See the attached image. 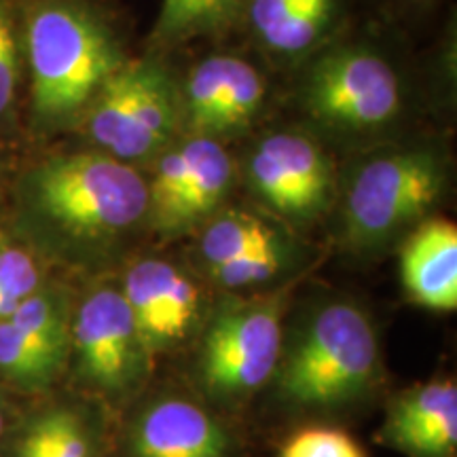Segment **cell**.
Returning <instances> with one entry per match:
<instances>
[{
    "mask_svg": "<svg viewBox=\"0 0 457 457\" xmlns=\"http://www.w3.org/2000/svg\"><path fill=\"white\" fill-rule=\"evenodd\" d=\"M30 212L54 233L108 250L148 216V187L134 165L104 153L47 159L26 180Z\"/></svg>",
    "mask_w": 457,
    "mask_h": 457,
    "instance_id": "6da1fadb",
    "label": "cell"
},
{
    "mask_svg": "<svg viewBox=\"0 0 457 457\" xmlns=\"http://www.w3.org/2000/svg\"><path fill=\"white\" fill-rule=\"evenodd\" d=\"M34 117L60 125L87 111L102 85L125 64L106 26L71 3H47L28 21Z\"/></svg>",
    "mask_w": 457,
    "mask_h": 457,
    "instance_id": "7a4b0ae2",
    "label": "cell"
},
{
    "mask_svg": "<svg viewBox=\"0 0 457 457\" xmlns=\"http://www.w3.org/2000/svg\"><path fill=\"white\" fill-rule=\"evenodd\" d=\"M445 182L443 157L428 146L394 148L369 157L353 171L345 193V239L364 250L390 242L430 212Z\"/></svg>",
    "mask_w": 457,
    "mask_h": 457,
    "instance_id": "3957f363",
    "label": "cell"
},
{
    "mask_svg": "<svg viewBox=\"0 0 457 457\" xmlns=\"http://www.w3.org/2000/svg\"><path fill=\"white\" fill-rule=\"evenodd\" d=\"M379 347L367 313L352 303H330L307 324L288 352L282 390L301 404H335L367 390Z\"/></svg>",
    "mask_w": 457,
    "mask_h": 457,
    "instance_id": "277c9868",
    "label": "cell"
},
{
    "mask_svg": "<svg viewBox=\"0 0 457 457\" xmlns=\"http://www.w3.org/2000/svg\"><path fill=\"white\" fill-rule=\"evenodd\" d=\"M85 117L100 153L134 165L155 159L174 142L180 96L155 62H125L89 102Z\"/></svg>",
    "mask_w": 457,
    "mask_h": 457,
    "instance_id": "5b68a950",
    "label": "cell"
},
{
    "mask_svg": "<svg viewBox=\"0 0 457 457\" xmlns=\"http://www.w3.org/2000/svg\"><path fill=\"white\" fill-rule=\"evenodd\" d=\"M303 104L318 123L343 134H364L396 121L403 85L392 64L369 49L324 55L303 85Z\"/></svg>",
    "mask_w": 457,
    "mask_h": 457,
    "instance_id": "8992f818",
    "label": "cell"
},
{
    "mask_svg": "<svg viewBox=\"0 0 457 457\" xmlns=\"http://www.w3.org/2000/svg\"><path fill=\"white\" fill-rule=\"evenodd\" d=\"M282 350L279 301L222 307L204 335L199 373L212 396L239 398L273 375Z\"/></svg>",
    "mask_w": 457,
    "mask_h": 457,
    "instance_id": "52a82bcc",
    "label": "cell"
},
{
    "mask_svg": "<svg viewBox=\"0 0 457 457\" xmlns=\"http://www.w3.org/2000/svg\"><path fill=\"white\" fill-rule=\"evenodd\" d=\"M236 174L220 140L191 136L155 157L148 187V216L155 228L179 233L216 212Z\"/></svg>",
    "mask_w": 457,
    "mask_h": 457,
    "instance_id": "ba28073f",
    "label": "cell"
},
{
    "mask_svg": "<svg viewBox=\"0 0 457 457\" xmlns=\"http://www.w3.org/2000/svg\"><path fill=\"white\" fill-rule=\"evenodd\" d=\"M79 373L108 396H128L145 381L148 352L128 301L117 286H100L85 296L71 322Z\"/></svg>",
    "mask_w": 457,
    "mask_h": 457,
    "instance_id": "9c48e42d",
    "label": "cell"
},
{
    "mask_svg": "<svg viewBox=\"0 0 457 457\" xmlns=\"http://www.w3.org/2000/svg\"><path fill=\"white\" fill-rule=\"evenodd\" d=\"M253 191L278 214L295 220L316 219L333 199V162L301 131H276L256 142L248 159Z\"/></svg>",
    "mask_w": 457,
    "mask_h": 457,
    "instance_id": "30bf717a",
    "label": "cell"
},
{
    "mask_svg": "<svg viewBox=\"0 0 457 457\" xmlns=\"http://www.w3.org/2000/svg\"><path fill=\"white\" fill-rule=\"evenodd\" d=\"M71 345L66 296L41 286L0 320V373L26 390L45 387L62 373Z\"/></svg>",
    "mask_w": 457,
    "mask_h": 457,
    "instance_id": "8fae6325",
    "label": "cell"
},
{
    "mask_svg": "<svg viewBox=\"0 0 457 457\" xmlns=\"http://www.w3.org/2000/svg\"><path fill=\"white\" fill-rule=\"evenodd\" d=\"M265 79L250 62L210 55L188 72L180 96V123L191 136L233 134L248 128L265 102Z\"/></svg>",
    "mask_w": 457,
    "mask_h": 457,
    "instance_id": "7c38bea8",
    "label": "cell"
},
{
    "mask_svg": "<svg viewBox=\"0 0 457 457\" xmlns=\"http://www.w3.org/2000/svg\"><path fill=\"white\" fill-rule=\"evenodd\" d=\"M121 293L148 356L179 345L202 310V295L180 267L162 259H142L129 267Z\"/></svg>",
    "mask_w": 457,
    "mask_h": 457,
    "instance_id": "4fadbf2b",
    "label": "cell"
},
{
    "mask_svg": "<svg viewBox=\"0 0 457 457\" xmlns=\"http://www.w3.org/2000/svg\"><path fill=\"white\" fill-rule=\"evenodd\" d=\"M199 254L216 282L242 288L276 278L290 259V248L270 222L242 210H227L205 225Z\"/></svg>",
    "mask_w": 457,
    "mask_h": 457,
    "instance_id": "5bb4252c",
    "label": "cell"
},
{
    "mask_svg": "<svg viewBox=\"0 0 457 457\" xmlns=\"http://www.w3.org/2000/svg\"><path fill=\"white\" fill-rule=\"evenodd\" d=\"M227 447L219 421L182 398L153 403L131 430L134 457H225Z\"/></svg>",
    "mask_w": 457,
    "mask_h": 457,
    "instance_id": "9a60e30c",
    "label": "cell"
},
{
    "mask_svg": "<svg viewBox=\"0 0 457 457\" xmlns=\"http://www.w3.org/2000/svg\"><path fill=\"white\" fill-rule=\"evenodd\" d=\"M384 438L415 457H453L457 447L453 381H430L403 394L387 417Z\"/></svg>",
    "mask_w": 457,
    "mask_h": 457,
    "instance_id": "2e32d148",
    "label": "cell"
},
{
    "mask_svg": "<svg viewBox=\"0 0 457 457\" xmlns=\"http://www.w3.org/2000/svg\"><path fill=\"white\" fill-rule=\"evenodd\" d=\"M403 286L417 305L434 312L457 307V228L449 220H428L403 245Z\"/></svg>",
    "mask_w": 457,
    "mask_h": 457,
    "instance_id": "e0dca14e",
    "label": "cell"
},
{
    "mask_svg": "<svg viewBox=\"0 0 457 457\" xmlns=\"http://www.w3.org/2000/svg\"><path fill=\"white\" fill-rule=\"evenodd\" d=\"M337 0H248L254 37L273 54L296 57L327 37Z\"/></svg>",
    "mask_w": 457,
    "mask_h": 457,
    "instance_id": "ac0fdd59",
    "label": "cell"
},
{
    "mask_svg": "<svg viewBox=\"0 0 457 457\" xmlns=\"http://www.w3.org/2000/svg\"><path fill=\"white\" fill-rule=\"evenodd\" d=\"M11 457H100L98 432L83 411L54 404L26 421Z\"/></svg>",
    "mask_w": 457,
    "mask_h": 457,
    "instance_id": "d6986e66",
    "label": "cell"
},
{
    "mask_svg": "<svg viewBox=\"0 0 457 457\" xmlns=\"http://www.w3.org/2000/svg\"><path fill=\"white\" fill-rule=\"evenodd\" d=\"M242 0H163L155 26L159 43H180L212 32L237 13Z\"/></svg>",
    "mask_w": 457,
    "mask_h": 457,
    "instance_id": "ffe728a7",
    "label": "cell"
},
{
    "mask_svg": "<svg viewBox=\"0 0 457 457\" xmlns=\"http://www.w3.org/2000/svg\"><path fill=\"white\" fill-rule=\"evenodd\" d=\"M43 273L34 256L21 245L0 242V320L13 313L41 288Z\"/></svg>",
    "mask_w": 457,
    "mask_h": 457,
    "instance_id": "44dd1931",
    "label": "cell"
},
{
    "mask_svg": "<svg viewBox=\"0 0 457 457\" xmlns=\"http://www.w3.org/2000/svg\"><path fill=\"white\" fill-rule=\"evenodd\" d=\"M282 457H364L350 434L333 428H310L295 434Z\"/></svg>",
    "mask_w": 457,
    "mask_h": 457,
    "instance_id": "7402d4cb",
    "label": "cell"
},
{
    "mask_svg": "<svg viewBox=\"0 0 457 457\" xmlns=\"http://www.w3.org/2000/svg\"><path fill=\"white\" fill-rule=\"evenodd\" d=\"M17 66H20V55H17L13 15L7 0H0V117L15 100Z\"/></svg>",
    "mask_w": 457,
    "mask_h": 457,
    "instance_id": "603a6c76",
    "label": "cell"
},
{
    "mask_svg": "<svg viewBox=\"0 0 457 457\" xmlns=\"http://www.w3.org/2000/svg\"><path fill=\"white\" fill-rule=\"evenodd\" d=\"M4 430V413H3V403H0V436H3Z\"/></svg>",
    "mask_w": 457,
    "mask_h": 457,
    "instance_id": "cb8c5ba5",
    "label": "cell"
}]
</instances>
